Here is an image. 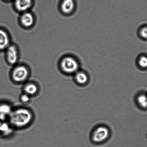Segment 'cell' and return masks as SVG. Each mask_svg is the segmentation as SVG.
<instances>
[{
  "mask_svg": "<svg viewBox=\"0 0 147 147\" xmlns=\"http://www.w3.org/2000/svg\"><path fill=\"white\" fill-rule=\"evenodd\" d=\"M8 118L9 123L11 126L17 128H23L31 123L34 119V115L30 109L20 107L12 109Z\"/></svg>",
  "mask_w": 147,
  "mask_h": 147,
  "instance_id": "cell-1",
  "label": "cell"
},
{
  "mask_svg": "<svg viewBox=\"0 0 147 147\" xmlns=\"http://www.w3.org/2000/svg\"><path fill=\"white\" fill-rule=\"evenodd\" d=\"M62 70L64 73L71 74L78 71L79 64L74 58L71 57H67L63 59L61 64Z\"/></svg>",
  "mask_w": 147,
  "mask_h": 147,
  "instance_id": "cell-2",
  "label": "cell"
},
{
  "mask_svg": "<svg viewBox=\"0 0 147 147\" xmlns=\"http://www.w3.org/2000/svg\"><path fill=\"white\" fill-rule=\"evenodd\" d=\"M110 131L108 127L100 126L96 127L93 133L92 140L96 143H100L105 142L109 138Z\"/></svg>",
  "mask_w": 147,
  "mask_h": 147,
  "instance_id": "cell-3",
  "label": "cell"
},
{
  "mask_svg": "<svg viewBox=\"0 0 147 147\" xmlns=\"http://www.w3.org/2000/svg\"><path fill=\"white\" fill-rule=\"evenodd\" d=\"M29 76V71L24 66H19L16 67L12 72V79L17 83H22L27 80Z\"/></svg>",
  "mask_w": 147,
  "mask_h": 147,
  "instance_id": "cell-4",
  "label": "cell"
},
{
  "mask_svg": "<svg viewBox=\"0 0 147 147\" xmlns=\"http://www.w3.org/2000/svg\"><path fill=\"white\" fill-rule=\"evenodd\" d=\"M7 52V58L9 62L11 64H14L18 59V52L14 46H9Z\"/></svg>",
  "mask_w": 147,
  "mask_h": 147,
  "instance_id": "cell-5",
  "label": "cell"
},
{
  "mask_svg": "<svg viewBox=\"0 0 147 147\" xmlns=\"http://www.w3.org/2000/svg\"><path fill=\"white\" fill-rule=\"evenodd\" d=\"M32 0H16V8L19 11H27L31 6Z\"/></svg>",
  "mask_w": 147,
  "mask_h": 147,
  "instance_id": "cell-6",
  "label": "cell"
},
{
  "mask_svg": "<svg viewBox=\"0 0 147 147\" xmlns=\"http://www.w3.org/2000/svg\"><path fill=\"white\" fill-rule=\"evenodd\" d=\"M24 93L31 96H34L38 93V86L36 84L30 82L27 83L24 87Z\"/></svg>",
  "mask_w": 147,
  "mask_h": 147,
  "instance_id": "cell-7",
  "label": "cell"
},
{
  "mask_svg": "<svg viewBox=\"0 0 147 147\" xmlns=\"http://www.w3.org/2000/svg\"><path fill=\"white\" fill-rule=\"evenodd\" d=\"M9 43V39L8 34L4 30L0 29V50L8 48Z\"/></svg>",
  "mask_w": 147,
  "mask_h": 147,
  "instance_id": "cell-8",
  "label": "cell"
},
{
  "mask_svg": "<svg viewBox=\"0 0 147 147\" xmlns=\"http://www.w3.org/2000/svg\"><path fill=\"white\" fill-rule=\"evenodd\" d=\"M75 3L74 0H64L62 3V11L65 13L69 14L74 9Z\"/></svg>",
  "mask_w": 147,
  "mask_h": 147,
  "instance_id": "cell-9",
  "label": "cell"
},
{
  "mask_svg": "<svg viewBox=\"0 0 147 147\" xmlns=\"http://www.w3.org/2000/svg\"><path fill=\"white\" fill-rule=\"evenodd\" d=\"M75 79L76 83L80 85H84L87 83L88 77L84 72L77 71L75 73Z\"/></svg>",
  "mask_w": 147,
  "mask_h": 147,
  "instance_id": "cell-10",
  "label": "cell"
},
{
  "mask_svg": "<svg viewBox=\"0 0 147 147\" xmlns=\"http://www.w3.org/2000/svg\"><path fill=\"white\" fill-rule=\"evenodd\" d=\"M34 19L32 14L29 13H25L21 17L22 24L24 26H31L34 23Z\"/></svg>",
  "mask_w": 147,
  "mask_h": 147,
  "instance_id": "cell-11",
  "label": "cell"
},
{
  "mask_svg": "<svg viewBox=\"0 0 147 147\" xmlns=\"http://www.w3.org/2000/svg\"><path fill=\"white\" fill-rule=\"evenodd\" d=\"M12 109L9 105L4 104L0 106V115L1 116L6 118L11 113Z\"/></svg>",
  "mask_w": 147,
  "mask_h": 147,
  "instance_id": "cell-12",
  "label": "cell"
},
{
  "mask_svg": "<svg viewBox=\"0 0 147 147\" xmlns=\"http://www.w3.org/2000/svg\"><path fill=\"white\" fill-rule=\"evenodd\" d=\"M136 102L139 106L142 109H146L147 107V97L145 94H140L136 98Z\"/></svg>",
  "mask_w": 147,
  "mask_h": 147,
  "instance_id": "cell-13",
  "label": "cell"
},
{
  "mask_svg": "<svg viewBox=\"0 0 147 147\" xmlns=\"http://www.w3.org/2000/svg\"><path fill=\"white\" fill-rule=\"evenodd\" d=\"M139 64L142 68H146L147 66V59L145 56H142L139 59Z\"/></svg>",
  "mask_w": 147,
  "mask_h": 147,
  "instance_id": "cell-14",
  "label": "cell"
},
{
  "mask_svg": "<svg viewBox=\"0 0 147 147\" xmlns=\"http://www.w3.org/2000/svg\"><path fill=\"white\" fill-rule=\"evenodd\" d=\"M30 96L25 93H23L20 96V100L24 103H27L30 100Z\"/></svg>",
  "mask_w": 147,
  "mask_h": 147,
  "instance_id": "cell-15",
  "label": "cell"
},
{
  "mask_svg": "<svg viewBox=\"0 0 147 147\" xmlns=\"http://www.w3.org/2000/svg\"><path fill=\"white\" fill-rule=\"evenodd\" d=\"M147 29L146 27H144L140 30V34L142 38H146L147 36Z\"/></svg>",
  "mask_w": 147,
  "mask_h": 147,
  "instance_id": "cell-16",
  "label": "cell"
},
{
  "mask_svg": "<svg viewBox=\"0 0 147 147\" xmlns=\"http://www.w3.org/2000/svg\"><path fill=\"white\" fill-rule=\"evenodd\" d=\"M7 1H11V0H7Z\"/></svg>",
  "mask_w": 147,
  "mask_h": 147,
  "instance_id": "cell-17",
  "label": "cell"
}]
</instances>
